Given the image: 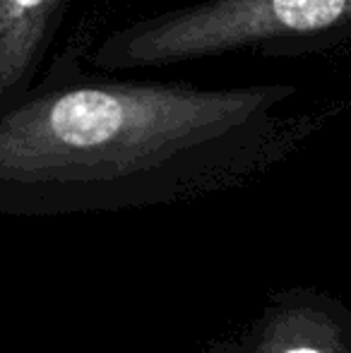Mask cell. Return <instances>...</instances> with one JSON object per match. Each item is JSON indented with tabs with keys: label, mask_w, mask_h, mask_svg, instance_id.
Listing matches in <instances>:
<instances>
[{
	"label": "cell",
	"mask_w": 351,
	"mask_h": 353,
	"mask_svg": "<svg viewBox=\"0 0 351 353\" xmlns=\"http://www.w3.org/2000/svg\"><path fill=\"white\" fill-rule=\"evenodd\" d=\"M296 94L92 77L61 58L0 101V214L118 212L239 185L303 137L284 113Z\"/></svg>",
	"instance_id": "cell-1"
},
{
	"label": "cell",
	"mask_w": 351,
	"mask_h": 353,
	"mask_svg": "<svg viewBox=\"0 0 351 353\" xmlns=\"http://www.w3.org/2000/svg\"><path fill=\"white\" fill-rule=\"evenodd\" d=\"M351 37V0H200L140 17L94 51L101 72L169 68L229 53L299 58Z\"/></svg>",
	"instance_id": "cell-2"
},
{
	"label": "cell",
	"mask_w": 351,
	"mask_h": 353,
	"mask_svg": "<svg viewBox=\"0 0 351 353\" xmlns=\"http://www.w3.org/2000/svg\"><path fill=\"white\" fill-rule=\"evenodd\" d=\"M70 0H0V101L32 87Z\"/></svg>",
	"instance_id": "cell-3"
},
{
	"label": "cell",
	"mask_w": 351,
	"mask_h": 353,
	"mask_svg": "<svg viewBox=\"0 0 351 353\" xmlns=\"http://www.w3.org/2000/svg\"><path fill=\"white\" fill-rule=\"evenodd\" d=\"M286 353H323V351H315V349H291Z\"/></svg>",
	"instance_id": "cell-4"
}]
</instances>
